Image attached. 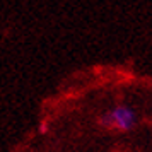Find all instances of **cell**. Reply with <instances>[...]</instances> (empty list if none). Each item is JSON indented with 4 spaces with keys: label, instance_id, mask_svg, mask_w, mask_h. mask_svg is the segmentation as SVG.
Segmentation results:
<instances>
[{
    "label": "cell",
    "instance_id": "1",
    "mask_svg": "<svg viewBox=\"0 0 152 152\" xmlns=\"http://www.w3.org/2000/svg\"><path fill=\"white\" fill-rule=\"evenodd\" d=\"M133 120H135V116H133L132 110H128V108H116L108 118H104V123L115 125V126L121 128V130H126L133 123Z\"/></svg>",
    "mask_w": 152,
    "mask_h": 152
}]
</instances>
